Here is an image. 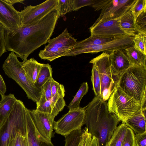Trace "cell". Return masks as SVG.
I'll list each match as a JSON object with an SVG mask.
<instances>
[{"mask_svg": "<svg viewBox=\"0 0 146 146\" xmlns=\"http://www.w3.org/2000/svg\"><path fill=\"white\" fill-rule=\"evenodd\" d=\"M77 39L68 32L66 28L58 36L48 41V44L38 54L42 59L50 62L64 56L78 42Z\"/></svg>", "mask_w": 146, "mask_h": 146, "instance_id": "52a82bcc", "label": "cell"}, {"mask_svg": "<svg viewBox=\"0 0 146 146\" xmlns=\"http://www.w3.org/2000/svg\"><path fill=\"white\" fill-rule=\"evenodd\" d=\"M29 111L38 133L45 139L51 141L54 118L50 114L39 111L36 109L29 110Z\"/></svg>", "mask_w": 146, "mask_h": 146, "instance_id": "5bb4252c", "label": "cell"}, {"mask_svg": "<svg viewBox=\"0 0 146 146\" xmlns=\"http://www.w3.org/2000/svg\"><path fill=\"white\" fill-rule=\"evenodd\" d=\"M136 0H110L101 10L98 18L93 25L102 21L119 19L130 9Z\"/></svg>", "mask_w": 146, "mask_h": 146, "instance_id": "7c38bea8", "label": "cell"}, {"mask_svg": "<svg viewBox=\"0 0 146 146\" xmlns=\"http://www.w3.org/2000/svg\"><path fill=\"white\" fill-rule=\"evenodd\" d=\"M134 143L135 146H146V132L135 135Z\"/></svg>", "mask_w": 146, "mask_h": 146, "instance_id": "74e56055", "label": "cell"}, {"mask_svg": "<svg viewBox=\"0 0 146 146\" xmlns=\"http://www.w3.org/2000/svg\"><path fill=\"white\" fill-rule=\"evenodd\" d=\"M133 46L135 48L146 55V34L139 33L134 36Z\"/></svg>", "mask_w": 146, "mask_h": 146, "instance_id": "83f0119b", "label": "cell"}, {"mask_svg": "<svg viewBox=\"0 0 146 146\" xmlns=\"http://www.w3.org/2000/svg\"><path fill=\"white\" fill-rule=\"evenodd\" d=\"M58 0H47L36 6L30 5L19 11L21 27L29 26L36 23L50 12L58 9Z\"/></svg>", "mask_w": 146, "mask_h": 146, "instance_id": "30bf717a", "label": "cell"}, {"mask_svg": "<svg viewBox=\"0 0 146 146\" xmlns=\"http://www.w3.org/2000/svg\"><path fill=\"white\" fill-rule=\"evenodd\" d=\"M91 36L117 37L126 35L120 26L119 19L100 21L90 28Z\"/></svg>", "mask_w": 146, "mask_h": 146, "instance_id": "9a60e30c", "label": "cell"}, {"mask_svg": "<svg viewBox=\"0 0 146 146\" xmlns=\"http://www.w3.org/2000/svg\"><path fill=\"white\" fill-rule=\"evenodd\" d=\"M21 136L19 135L12 140L8 146H21Z\"/></svg>", "mask_w": 146, "mask_h": 146, "instance_id": "60d3db41", "label": "cell"}, {"mask_svg": "<svg viewBox=\"0 0 146 146\" xmlns=\"http://www.w3.org/2000/svg\"><path fill=\"white\" fill-rule=\"evenodd\" d=\"M91 80L93 90L96 96H100L101 82L98 71L95 66L93 65Z\"/></svg>", "mask_w": 146, "mask_h": 146, "instance_id": "4316f807", "label": "cell"}, {"mask_svg": "<svg viewBox=\"0 0 146 146\" xmlns=\"http://www.w3.org/2000/svg\"><path fill=\"white\" fill-rule=\"evenodd\" d=\"M6 29L0 23V57L6 51L5 42Z\"/></svg>", "mask_w": 146, "mask_h": 146, "instance_id": "e575fe53", "label": "cell"}, {"mask_svg": "<svg viewBox=\"0 0 146 146\" xmlns=\"http://www.w3.org/2000/svg\"><path fill=\"white\" fill-rule=\"evenodd\" d=\"M128 127L123 123L118 126L105 146H121Z\"/></svg>", "mask_w": 146, "mask_h": 146, "instance_id": "603a6c76", "label": "cell"}, {"mask_svg": "<svg viewBox=\"0 0 146 146\" xmlns=\"http://www.w3.org/2000/svg\"><path fill=\"white\" fill-rule=\"evenodd\" d=\"M146 0H136L130 9L133 15L135 21L140 15L146 11Z\"/></svg>", "mask_w": 146, "mask_h": 146, "instance_id": "f546056e", "label": "cell"}, {"mask_svg": "<svg viewBox=\"0 0 146 146\" xmlns=\"http://www.w3.org/2000/svg\"><path fill=\"white\" fill-rule=\"evenodd\" d=\"M135 29L137 33L146 34V13L143 12L137 18L135 21Z\"/></svg>", "mask_w": 146, "mask_h": 146, "instance_id": "4dcf8cb0", "label": "cell"}, {"mask_svg": "<svg viewBox=\"0 0 146 146\" xmlns=\"http://www.w3.org/2000/svg\"><path fill=\"white\" fill-rule=\"evenodd\" d=\"M123 50L114 51L110 54L112 72L119 80L122 74L131 66Z\"/></svg>", "mask_w": 146, "mask_h": 146, "instance_id": "2e32d148", "label": "cell"}, {"mask_svg": "<svg viewBox=\"0 0 146 146\" xmlns=\"http://www.w3.org/2000/svg\"><path fill=\"white\" fill-rule=\"evenodd\" d=\"M27 138L29 146H54L51 141L42 136L36 129L28 109L27 116Z\"/></svg>", "mask_w": 146, "mask_h": 146, "instance_id": "e0dca14e", "label": "cell"}, {"mask_svg": "<svg viewBox=\"0 0 146 146\" xmlns=\"http://www.w3.org/2000/svg\"><path fill=\"white\" fill-rule=\"evenodd\" d=\"M21 146H29L27 136L26 137L22 136Z\"/></svg>", "mask_w": 146, "mask_h": 146, "instance_id": "ee69618b", "label": "cell"}, {"mask_svg": "<svg viewBox=\"0 0 146 146\" xmlns=\"http://www.w3.org/2000/svg\"><path fill=\"white\" fill-rule=\"evenodd\" d=\"M0 23L8 31L14 32L21 27L19 11L5 0H0Z\"/></svg>", "mask_w": 146, "mask_h": 146, "instance_id": "4fadbf2b", "label": "cell"}, {"mask_svg": "<svg viewBox=\"0 0 146 146\" xmlns=\"http://www.w3.org/2000/svg\"><path fill=\"white\" fill-rule=\"evenodd\" d=\"M107 105L110 112L115 114L123 123L142 109L136 100L125 94L118 86L110 96Z\"/></svg>", "mask_w": 146, "mask_h": 146, "instance_id": "8992f818", "label": "cell"}, {"mask_svg": "<svg viewBox=\"0 0 146 146\" xmlns=\"http://www.w3.org/2000/svg\"><path fill=\"white\" fill-rule=\"evenodd\" d=\"M13 52L10 53L3 65L2 68L8 77L14 80L24 91L28 98L37 103L42 95L41 89L37 88L29 79L22 66V62Z\"/></svg>", "mask_w": 146, "mask_h": 146, "instance_id": "5b68a950", "label": "cell"}, {"mask_svg": "<svg viewBox=\"0 0 146 146\" xmlns=\"http://www.w3.org/2000/svg\"><path fill=\"white\" fill-rule=\"evenodd\" d=\"M88 90L87 82L82 83L76 95L68 106L69 111L75 110L80 107V102L83 96L87 94Z\"/></svg>", "mask_w": 146, "mask_h": 146, "instance_id": "484cf974", "label": "cell"}, {"mask_svg": "<svg viewBox=\"0 0 146 146\" xmlns=\"http://www.w3.org/2000/svg\"><path fill=\"white\" fill-rule=\"evenodd\" d=\"M85 107H80L69 111L56 121H54L53 129L55 132L64 137L73 131L81 129L84 124Z\"/></svg>", "mask_w": 146, "mask_h": 146, "instance_id": "9c48e42d", "label": "cell"}, {"mask_svg": "<svg viewBox=\"0 0 146 146\" xmlns=\"http://www.w3.org/2000/svg\"><path fill=\"white\" fill-rule=\"evenodd\" d=\"M17 100L13 94L1 97L0 100V128L6 121Z\"/></svg>", "mask_w": 146, "mask_h": 146, "instance_id": "ac0fdd59", "label": "cell"}, {"mask_svg": "<svg viewBox=\"0 0 146 146\" xmlns=\"http://www.w3.org/2000/svg\"><path fill=\"white\" fill-rule=\"evenodd\" d=\"M91 139L88 146H98V141L96 138L92 137Z\"/></svg>", "mask_w": 146, "mask_h": 146, "instance_id": "b9f144b4", "label": "cell"}, {"mask_svg": "<svg viewBox=\"0 0 146 146\" xmlns=\"http://www.w3.org/2000/svg\"><path fill=\"white\" fill-rule=\"evenodd\" d=\"M22 62L23 67L27 76L34 84L43 64L38 62L33 58Z\"/></svg>", "mask_w": 146, "mask_h": 146, "instance_id": "44dd1931", "label": "cell"}, {"mask_svg": "<svg viewBox=\"0 0 146 146\" xmlns=\"http://www.w3.org/2000/svg\"><path fill=\"white\" fill-rule=\"evenodd\" d=\"M116 37L91 36L88 38L78 42L73 48H77L92 45L102 44L113 40Z\"/></svg>", "mask_w": 146, "mask_h": 146, "instance_id": "cb8c5ba5", "label": "cell"}, {"mask_svg": "<svg viewBox=\"0 0 146 146\" xmlns=\"http://www.w3.org/2000/svg\"><path fill=\"white\" fill-rule=\"evenodd\" d=\"M135 135L133 131L128 127L121 146H135Z\"/></svg>", "mask_w": 146, "mask_h": 146, "instance_id": "d6a6232c", "label": "cell"}, {"mask_svg": "<svg viewBox=\"0 0 146 146\" xmlns=\"http://www.w3.org/2000/svg\"><path fill=\"white\" fill-rule=\"evenodd\" d=\"M91 134L86 127L82 130L80 140L78 146H88L92 139Z\"/></svg>", "mask_w": 146, "mask_h": 146, "instance_id": "d590c367", "label": "cell"}, {"mask_svg": "<svg viewBox=\"0 0 146 146\" xmlns=\"http://www.w3.org/2000/svg\"><path fill=\"white\" fill-rule=\"evenodd\" d=\"M6 91L7 88L5 82L0 74V95L1 97L5 95Z\"/></svg>", "mask_w": 146, "mask_h": 146, "instance_id": "ab89813d", "label": "cell"}, {"mask_svg": "<svg viewBox=\"0 0 146 146\" xmlns=\"http://www.w3.org/2000/svg\"><path fill=\"white\" fill-rule=\"evenodd\" d=\"M85 107L86 127L92 137L96 138L98 146H105L120 121L100 96H96Z\"/></svg>", "mask_w": 146, "mask_h": 146, "instance_id": "7a4b0ae2", "label": "cell"}, {"mask_svg": "<svg viewBox=\"0 0 146 146\" xmlns=\"http://www.w3.org/2000/svg\"><path fill=\"white\" fill-rule=\"evenodd\" d=\"M120 26L126 35L134 36L137 34L133 15L129 10L119 19Z\"/></svg>", "mask_w": 146, "mask_h": 146, "instance_id": "ffe728a7", "label": "cell"}, {"mask_svg": "<svg viewBox=\"0 0 146 146\" xmlns=\"http://www.w3.org/2000/svg\"><path fill=\"white\" fill-rule=\"evenodd\" d=\"M124 50L131 65L146 66V55L136 49L133 45Z\"/></svg>", "mask_w": 146, "mask_h": 146, "instance_id": "7402d4cb", "label": "cell"}, {"mask_svg": "<svg viewBox=\"0 0 146 146\" xmlns=\"http://www.w3.org/2000/svg\"><path fill=\"white\" fill-rule=\"evenodd\" d=\"M90 63L94 65L98 71L101 82V98L102 93L105 89L110 88L115 89L119 79L112 72L110 54L103 52L92 59Z\"/></svg>", "mask_w": 146, "mask_h": 146, "instance_id": "8fae6325", "label": "cell"}, {"mask_svg": "<svg viewBox=\"0 0 146 146\" xmlns=\"http://www.w3.org/2000/svg\"><path fill=\"white\" fill-rule=\"evenodd\" d=\"M117 86L146 109V66L131 65L120 78Z\"/></svg>", "mask_w": 146, "mask_h": 146, "instance_id": "3957f363", "label": "cell"}, {"mask_svg": "<svg viewBox=\"0 0 146 146\" xmlns=\"http://www.w3.org/2000/svg\"><path fill=\"white\" fill-rule=\"evenodd\" d=\"M110 0H96L92 6L95 10L98 11L102 10L110 2Z\"/></svg>", "mask_w": 146, "mask_h": 146, "instance_id": "f35d334b", "label": "cell"}, {"mask_svg": "<svg viewBox=\"0 0 146 146\" xmlns=\"http://www.w3.org/2000/svg\"><path fill=\"white\" fill-rule=\"evenodd\" d=\"M96 0H73L74 10L77 11L87 6H92Z\"/></svg>", "mask_w": 146, "mask_h": 146, "instance_id": "836d02e7", "label": "cell"}, {"mask_svg": "<svg viewBox=\"0 0 146 146\" xmlns=\"http://www.w3.org/2000/svg\"><path fill=\"white\" fill-rule=\"evenodd\" d=\"M134 38V36L125 35L117 37L113 40L102 44L77 48L73 47L64 56H74L83 53H95L102 52L109 54L114 51L123 50L133 45Z\"/></svg>", "mask_w": 146, "mask_h": 146, "instance_id": "ba28073f", "label": "cell"}, {"mask_svg": "<svg viewBox=\"0 0 146 146\" xmlns=\"http://www.w3.org/2000/svg\"><path fill=\"white\" fill-rule=\"evenodd\" d=\"M5 1L6 2L12 5L18 3L24 4L23 2L24 1L23 0H5Z\"/></svg>", "mask_w": 146, "mask_h": 146, "instance_id": "7bdbcfd3", "label": "cell"}, {"mask_svg": "<svg viewBox=\"0 0 146 146\" xmlns=\"http://www.w3.org/2000/svg\"><path fill=\"white\" fill-rule=\"evenodd\" d=\"M51 85L52 97L56 94L65 95L64 86L55 80L52 77L51 79Z\"/></svg>", "mask_w": 146, "mask_h": 146, "instance_id": "1f68e13d", "label": "cell"}, {"mask_svg": "<svg viewBox=\"0 0 146 146\" xmlns=\"http://www.w3.org/2000/svg\"><path fill=\"white\" fill-rule=\"evenodd\" d=\"M51 78L49 79L41 88L42 92L44 94L47 100H50L52 97L51 85Z\"/></svg>", "mask_w": 146, "mask_h": 146, "instance_id": "8d00e7d4", "label": "cell"}, {"mask_svg": "<svg viewBox=\"0 0 146 146\" xmlns=\"http://www.w3.org/2000/svg\"><path fill=\"white\" fill-rule=\"evenodd\" d=\"M28 110L21 101L17 99L6 121L0 128V146H8L18 136H27Z\"/></svg>", "mask_w": 146, "mask_h": 146, "instance_id": "277c9868", "label": "cell"}, {"mask_svg": "<svg viewBox=\"0 0 146 146\" xmlns=\"http://www.w3.org/2000/svg\"><path fill=\"white\" fill-rule=\"evenodd\" d=\"M52 70L48 64H43L37 76L35 85L41 89L43 85L49 79L52 78Z\"/></svg>", "mask_w": 146, "mask_h": 146, "instance_id": "d4e9b609", "label": "cell"}, {"mask_svg": "<svg viewBox=\"0 0 146 146\" xmlns=\"http://www.w3.org/2000/svg\"><path fill=\"white\" fill-rule=\"evenodd\" d=\"M60 17L58 9L36 23L21 27L16 32H5L6 51L15 53L24 61L35 50L48 42Z\"/></svg>", "mask_w": 146, "mask_h": 146, "instance_id": "6da1fadb", "label": "cell"}, {"mask_svg": "<svg viewBox=\"0 0 146 146\" xmlns=\"http://www.w3.org/2000/svg\"><path fill=\"white\" fill-rule=\"evenodd\" d=\"M58 10L60 17L74 11L73 0H58Z\"/></svg>", "mask_w": 146, "mask_h": 146, "instance_id": "f1b7e54d", "label": "cell"}, {"mask_svg": "<svg viewBox=\"0 0 146 146\" xmlns=\"http://www.w3.org/2000/svg\"><path fill=\"white\" fill-rule=\"evenodd\" d=\"M145 113L141 110L138 113L126 120L124 122L135 134L146 132Z\"/></svg>", "mask_w": 146, "mask_h": 146, "instance_id": "d6986e66", "label": "cell"}]
</instances>
